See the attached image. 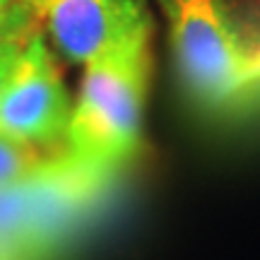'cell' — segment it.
<instances>
[{"mask_svg": "<svg viewBox=\"0 0 260 260\" xmlns=\"http://www.w3.org/2000/svg\"><path fill=\"white\" fill-rule=\"evenodd\" d=\"M152 77V31L84 65L65 133V152L92 169L118 174L138 154Z\"/></svg>", "mask_w": 260, "mask_h": 260, "instance_id": "cell-1", "label": "cell"}, {"mask_svg": "<svg viewBox=\"0 0 260 260\" xmlns=\"http://www.w3.org/2000/svg\"><path fill=\"white\" fill-rule=\"evenodd\" d=\"M181 82L205 111L234 109L260 80V53L234 0H161Z\"/></svg>", "mask_w": 260, "mask_h": 260, "instance_id": "cell-2", "label": "cell"}, {"mask_svg": "<svg viewBox=\"0 0 260 260\" xmlns=\"http://www.w3.org/2000/svg\"><path fill=\"white\" fill-rule=\"evenodd\" d=\"M116 174L75 161L65 149L24 178L29 260H53L94 217Z\"/></svg>", "mask_w": 260, "mask_h": 260, "instance_id": "cell-3", "label": "cell"}, {"mask_svg": "<svg viewBox=\"0 0 260 260\" xmlns=\"http://www.w3.org/2000/svg\"><path fill=\"white\" fill-rule=\"evenodd\" d=\"M73 104L53 51L39 31L24 41L19 63L0 94V133L44 152L65 149Z\"/></svg>", "mask_w": 260, "mask_h": 260, "instance_id": "cell-4", "label": "cell"}, {"mask_svg": "<svg viewBox=\"0 0 260 260\" xmlns=\"http://www.w3.org/2000/svg\"><path fill=\"white\" fill-rule=\"evenodd\" d=\"M37 19L44 22L60 56L82 68L152 31L145 0H44Z\"/></svg>", "mask_w": 260, "mask_h": 260, "instance_id": "cell-5", "label": "cell"}, {"mask_svg": "<svg viewBox=\"0 0 260 260\" xmlns=\"http://www.w3.org/2000/svg\"><path fill=\"white\" fill-rule=\"evenodd\" d=\"M51 154L53 152H44L34 145L19 142V140L8 138V135L0 133V188L19 183L31 171H37Z\"/></svg>", "mask_w": 260, "mask_h": 260, "instance_id": "cell-6", "label": "cell"}, {"mask_svg": "<svg viewBox=\"0 0 260 260\" xmlns=\"http://www.w3.org/2000/svg\"><path fill=\"white\" fill-rule=\"evenodd\" d=\"M27 34H10V37H0V94L5 92V87L10 84L12 75H15V68L19 63V56H22V48H24V41H27Z\"/></svg>", "mask_w": 260, "mask_h": 260, "instance_id": "cell-7", "label": "cell"}, {"mask_svg": "<svg viewBox=\"0 0 260 260\" xmlns=\"http://www.w3.org/2000/svg\"><path fill=\"white\" fill-rule=\"evenodd\" d=\"M31 19H37V15H34L24 3H17L10 12L0 15V37L27 34V31H31Z\"/></svg>", "mask_w": 260, "mask_h": 260, "instance_id": "cell-8", "label": "cell"}, {"mask_svg": "<svg viewBox=\"0 0 260 260\" xmlns=\"http://www.w3.org/2000/svg\"><path fill=\"white\" fill-rule=\"evenodd\" d=\"M234 5L239 10L243 24H246L253 44L258 46V53H260V0H234Z\"/></svg>", "mask_w": 260, "mask_h": 260, "instance_id": "cell-9", "label": "cell"}, {"mask_svg": "<svg viewBox=\"0 0 260 260\" xmlns=\"http://www.w3.org/2000/svg\"><path fill=\"white\" fill-rule=\"evenodd\" d=\"M17 3H22V0H0V15H5V12H10V10L15 8Z\"/></svg>", "mask_w": 260, "mask_h": 260, "instance_id": "cell-10", "label": "cell"}, {"mask_svg": "<svg viewBox=\"0 0 260 260\" xmlns=\"http://www.w3.org/2000/svg\"><path fill=\"white\" fill-rule=\"evenodd\" d=\"M22 3H24V5H27V8L31 10L34 15H37V12H39V8H41V3H44V0H22Z\"/></svg>", "mask_w": 260, "mask_h": 260, "instance_id": "cell-11", "label": "cell"}]
</instances>
